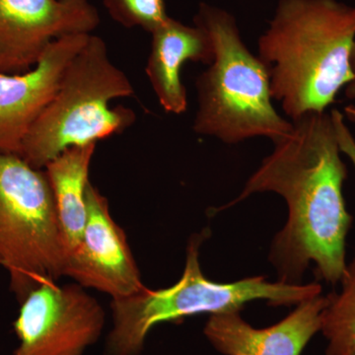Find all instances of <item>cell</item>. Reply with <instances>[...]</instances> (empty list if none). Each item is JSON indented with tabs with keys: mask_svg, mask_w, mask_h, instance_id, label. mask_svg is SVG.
I'll return each instance as SVG.
<instances>
[{
	"mask_svg": "<svg viewBox=\"0 0 355 355\" xmlns=\"http://www.w3.org/2000/svg\"><path fill=\"white\" fill-rule=\"evenodd\" d=\"M292 123L291 132L273 142L272 153L242 193L218 210L254 193H279L288 207V219L270 254L279 282L299 284L313 263L318 279L336 286L347 270L345 245L352 223L343 197L347 165L331 114L310 113Z\"/></svg>",
	"mask_w": 355,
	"mask_h": 355,
	"instance_id": "1",
	"label": "cell"
},
{
	"mask_svg": "<svg viewBox=\"0 0 355 355\" xmlns=\"http://www.w3.org/2000/svg\"><path fill=\"white\" fill-rule=\"evenodd\" d=\"M355 6L338 0H279L259 39L272 99L292 121L324 113L352 79Z\"/></svg>",
	"mask_w": 355,
	"mask_h": 355,
	"instance_id": "2",
	"label": "cell"
},
{
	"mask_svg": "<svg viewBox=\"0 0 355 355\" xmlns=\"http://www.w3.org/2000/svg\"><path fill=\"white\" fill-rule=\"evenodd\" d=\"M193 23L207 32L214 49V60L196 83L195 132L227 144L254 137L275 142L288 135L293 123L273 107L268 70L243 42L234 16L200 3Z\"/></svg>",
	"mask_w": 355,
	"mask_h": 355,
	"instance_id": "3",
	"label": "cell"
},
{
	"mask_svg": "<svg viewBox=\"0 0 355 355\" xmlns=\"http://www.w3.org/2000/svg\"><path fill=\"white\" fill-rule=\"evenodd\" d=\"M207 231L193 236L187 249L183 275L167 288L146 287L128 297L113 299V328L106 340V355H140L147 336L163 323H180L200 314L240 312L247 303L266 300L270 306H291L322 294L318 284L268 282L263 277L230 284L211 282L200 265V248Z\"/></svg>",
	"mask_w": 355,
	"mask_h": 355,
	"instance_id": "4",
	"label": "cell"
},
{
	"mask_svg": "<svg viewBox=\"0 0 355 355\" xmlns=\"http://www.w3.org/2000/svg\"><path fill=\"white\" fill-rule=\"evenodd\" d=\"M135 89L110 60L106 43L91 34L65 70L57 93L28 130L19 156L43 169L67 149L96 144L125 132L135 112L110 102L132 97Z\"/></svg>",
	"mask_w": 355,
	"mask_h": 355,
	"instance_id": "5",
	"label": "cell"
},
{
	"mask_svg": "<svg viewBox=\"0 0 355 355\" xmlns=\"http://www.w3.org/2000/svg\"><path fill=\"white\" fill-rule=\"evenodd\" d=\"M67 260L46 173L15 154L0 153V265L22 301L64 277Z\"/></svg>",
	"mask_w": 355,
	"mask_h": 355,
	"instance_id": "6",
	"label": "cell"
},
{
	"mask_svg": "<svg viewBox=\"0 0 355 355\" xmlns=\"http://www.w3.org/2000/svg\"><path fill=\"white\" fill-rule=\"evenodd\" d=\"M100 303L78 284L44 282L22 301L13 323V355H83L104 330Z\"/></svg>",
	"mask_w": 355,
	"mask_h": 355,
	"instance_id": "7",
	"label": "cell"
},
{
	"mask_svg": "<svg viewBox=\"0 0 355 355\" xmlns=\"http://www.w3.org/2000/svg\"><path fill=\"white\" fill-rule=\"evenodd\" d=\"M99 24L90 0H0V73L28 71L55 40Z\"/></svg>",
	"mask_w": 355,
	"mask_h": 355,
	"instance_id": "8",
	"label": "cell"
},
{
	"mask_svg": "<svg viewBox=\"0 0 355 355\" xmlns=\"http://www.w3.org/2000/svg\"><path fill=\"white\" fill-rule=\"evenodd\" d=\"M86 200L87 221L83 238L67 257L64 275L112 299L141 291L144 286L127 235L114 220L108 200L89 183Z\"/></svg>",
	"mask_w": 355,
	"mask_h": 355,
	"instance_id": "9",
	"label": "cell"
},
{
	"mask_svg": "<svg viewBox=\"0 0 355 355\" xmlns=\"http://www.w3.org/2000/svg\"><path fill=\"white\" fill-rule=\"evenodd\" d=\"M90 35L55 40L32 69L0 73V153L19 156L28 130L57 93L65 70Z\"/></svg>",
	"mask_w": 355,
	"mask_h": 355,
	"instance_id": "10",
	"label": "cell"
},
{
	"mask_svg": "<svg viewBox=\"0 0 355 355\" xmlns=\"http://www.w3.org/2000/svg\"><path fill=\"white\" fill-rule=\"evenodd\" d=\"M328 296L318 295L297 305L282 321L256 329L239 312L210 315L205 338L224 355H301L313 336L321 331Z\"/></svg>",
	"mask_w": 355,
	"mask_h": 355,
	"instance_id": "11",
	"label": "cell"
},
{
	"mask_svg": "<svg viewBox=\"0 0 355 355\" xmlns=\"http://www.w3.org/2000/svg\"><path fill=\"white\" fill-rule=\"evenodd\" d=\"M146 76L165 112L183 114L188 106L182 69L188 62L210 64L214 49L209 35L198 26L169 17L153 33Z\"/></svg>",
	"mask_w": 355,
	"mask_h": 355,
	"instance_id": "12",
	"label": "cell"
},
{
	"mask_svg": "<svg viewBox=\"0 0 355 355\" xmlns=\"http://www.w3.org/2000/svg\"><path fill=\"white\" fill-rule=\"evenodd\" d=\"M95 149L96 144L71 147L44 167L67 257L80 243L87 221L86 191Z\"/></svg>",
	"mask_w": 355,
	"mask_h": 355,
	"instance_id": "13",
	"label": "cell"
},
{
	"mask_svg": "<svg viewBox=\"0 0 355 355\" xmlns=\"http://www.w3.org/2000/svg\"><path fill=\"white\" fill-rule=\"evenodd\" d=\"M338 293H330L322 315L321 331L328 340L326 355L355 354V256L349 263Z\"/></svg>",
	"mask_w": 355,
	"mask_h": 355,
	"instance_id": "14",
	"label": "cell"
},
{
	"mask_svg": "<svg viewBox=\"0 0 355 355\" xmlns=\"http://www.w3.org/2000/svg\"><path fill=\"white\" fill-rule=\"evenodd\" d=\"M112 19L125 28L153 33L170 17L166 0H103Z\"/></svg>",
	"mask_w": 355,
	"mask_h": 355,
	"instance_id": "15",
	"label": "cell"
},
{
	"mask_svg": "<svg viewBox=\"0 0 355 355\" xmlns=\"http://www.w3.org/2000/svg\"><path fill=\"white\" fill-rule=\"evenodd\" d=\"M331 121L338 139V146L340 151L352 161L355 168V139L347 123L345 116L338 110H333L331 112Z\"/></svg>",
	"mask_w": 355,
	"mask_h": 355,
	"instance_id": "16",
	"label": "cell"
},
{
	"mask_svg": "<svg viewBox=\"0 0 355 355\" xmlns=\"http://www.w3.org/2000/svg\"><path fill=\"white\" fill-rule=\"evenodd\" d=\"M350 64H352V73H354V79L352 83L345 88V97L349 100H355V43L352 51V58H350Z\"/></svg>",
	"mask_w": 355,
	"mask_h": 355,
	"instance_id": "17",
	"label": "cell"
},
{
	"mask_svg": "<svg viewBox=\"0 0 355 355\" xmlns=\"http://www.w3.org/2000/svg\"><path fill=\"white\" fill-rule=\"evenodd\" d=\"M343 114H345V118L347 120L352 121V123H355V106L354 105H349V106L345 107L343 109Z\"/></svg>",
	"mask_w": 355,
	"mask_h": 355,
	"instance_id": "18",
	"label": "cell"
},
{
	"mask_svg": "<svg viewBox=\"0 0 355 355\" xmlns=\"http://www.w3.org/2000/svg\"><path fill=\"white\" fill-rule=\"evenodd\" d=\"M352 355H355V354H352Z\"/></svg>",
	"mask_w": 355,
	"mask_h": 355,
	"instance_id": "19",
	"label": "cell"
}]
</instances>
